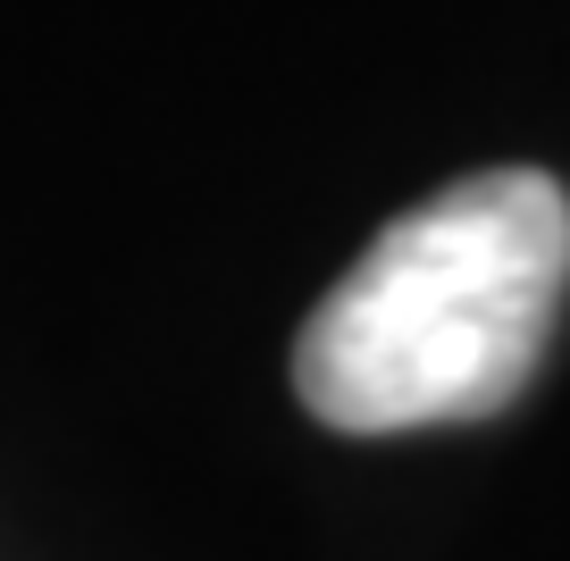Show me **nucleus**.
Instances as JSON below:
<instances>
[{
	"label": "nucleus",
	"instance_id": "f257e3e1",
	"mask_svg": "<svg viewBox=\"0 0 570 561\" xmlns=\"http://www.w3.org/2000/svg\"><path fill=\"white\" fill-rule=\"evenodd\" d=\"M570 285V194L487 168L403 210L303 318L294 394L320 427L403 436L503 411L546 361Z\"/></svg>",
	"mask_w": 570,
	"mask_h": 561
}]
</instances>
